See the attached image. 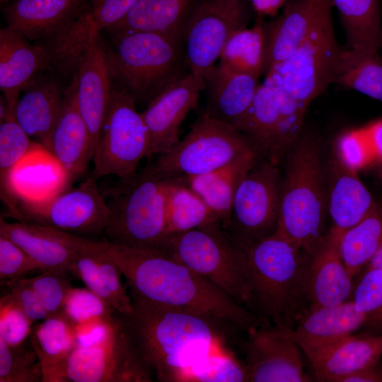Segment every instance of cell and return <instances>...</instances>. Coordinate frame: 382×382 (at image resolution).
Instances as JSON below:
<instances>
[{"label": "cell", "mask_w": 382, "mask_h": 382, "mask_svg": "<svg viewBox=\"0 0 382 382\" xmlns=\"http://www.w3.org/2000/svg\"><path fill=\"white\" fill-rule=\"evenodd\" d=\"M102 241L126 280L132 298L207 316L246 332L270 324L161 250Z\"/></svg>", "instance_id": "cell-1"}, {"label": "cell", "mask_w": 382, "mask_h": 382, "mask_svg": "<svg viewBox=\"0 0 382 382\" xmlns=\"http://www.w3.org/2000/svg\"><path fill=\"white\" fill-rule=\"evenodd\" d=\"M130 313H118L142 363L158 381L181 382L205 356L226 348L219 323L197 313L141 299Z\"/></svg>", "instance_id": "cell-2"}, {"label": "cell", "mask_w": 382, "mask_h": 382, "mask_svg": "<svg viewBox=\"0 0 382 382\" xmlns=\"http://www.w3.org/2000/svg\"><path fill=\"white\" fill-rule=\"evenodd\" d=\"M252 290V311L293 329L307 308L303 252L276 233L245 248Z\"/></svg>", "instance_id": "cell-3"}, {"label": "cell", "mask_w": 382, "mask_h": 382, "mask_svg": "<svg viewBox=\"0 0 382 382\" xmlns=\"http://www.w3.org/2000/svg\"><path fill=\"white\" fill-rule=\"evenodd\" d=\"M108 54L112 79L136 102L149 104L168 86L190 73L182 42L165 34H114Z\"/></svg>", "instance_id": "cell-4"}, {"label": "cell", "mask_w": 382, "mask_h": 382, "mask_svg": "<svg viewBox=\"0 0 382 382\" xmlns=\"http://www.w3.org/2000/svg\"><path fill=\"white\" fill-rule=\"evenodd\" d=\"M146 166L106 191L109 218L104 233L111 243L158 249L166 236V208L171 185Z\"/></svg>", "instance_id": "cell-5"}, {"label": "cell", "mask_w": 382, "mask_h": 382, "mask_svg": "<svg viewBox=\"0 0 382 382\" xmlns=\"http://www.w3.org/2000/svg\"><path fill=\"white\" fill-rule=\"evenodd\" d=\"M324 209L319 142L304 134L295 143L282 181L276 233L306 250L322 236Z\"/></svg>", "instance_id": "cell-6"}, {"label": "cell", "mask_w": 382, "mask_h": 382, "mask_svg": "<svg viewBox=\"0 0 382 382\" xmlns=\"http://www.w3.org/2000/svg\"><path fill=\"white\" fill-rule=\"evenodd\" d=\"M158 249L253 311L246 253L229 237L220 223L166 235Z\"/></svg>", "instance_id": "cell-7"}, {"label": "cell", "mask_w": 382, "mask_h": 382, "mask_svg": "<svg viewBox=\"0 0 382 382\" xmlns=\"http://www.w3.org/2000/svg\"><path fill=\"white\" fill-rule=\"evenodd\" d=\"M255 152L258 153L245 135L203 111L183 139L147 166L161 178L186 179Z\"/></svg>", "instance_id": "cell-8"}, {"label": "cell", "mask_w": 382, "mask_h": 382, "mask_svg": "<svg viewBox=\"0 0 382 382\" xmlns=\"http://www.w3.org/2000/svg\"><path fill=\"white\" fill-rule=\"evenodd\" d=\"M342 52L335 35L331 11L288 58L265 74V81L308 106L337 81Z\"/></svg>", "instance_id": "cell-9"}, {"label": "cell", "mask_w": 382, "mask_h": 382, "mask_svg": "<svg viewBox=\"0 0 382 382\" xmlns=\"http://www.w3.org/2000/svg\"><path fill=\"white\" fill-rule=\"evenodd\" d=\"M153 379L118 313L100 330L79 341L63 374V382H149Z\"/></svg>", "instance_id": "cell-10"}, {"label": "cell", "mask_w": 382, "mask_h": 382, "mask_svg": "<svg viewBox=\"0 0 382 382\" xmlns=\"http://www.w3.org/2000/svg\"><path fill=\"white\" fill-rule=\"evenodd\" d=\"M134 98L122 87L112 86L110 106L92 158L96 179L115 175L125 179L149 158V138Z\"/></svg>", "instance_id": "cell-11"}, {"label": "cell", "mask_w": 382, "mask_h": 382, "mask_svg": "<svg viewBox=\"0 0 382 382\" xmlns=\"http://www.w3.org/2000/svg\"><path fill=\"white\" fill-rule=\"evenodd\" d=\"M282 180L277 163L258 159L240 180L224 229L245 248L276 233Z\"/></svg>", "instance_id": "cell-12"}, {"label": "cell", "mask_w": 382, "mask_h": 382, "mask_svg": "<svg viewBox=\"0 0 382 382\" xmlns=\"http://www.w3.org/2000/svg\"><path fill=\"white\" fill-rule=\"evenodd\" d=\"M308 107L265 81L259 84L238 131L250 139L260 156L277 163L301 135Z\"/></svg>", "instance_id": "cell-13"}, {"label": "cell", "mask_w": 382, "mask_h": 382, "mask_svg": "<svg viewBox=\"0 0 382 382\" xmlns=\"http://www.w3.org/2000/svg\"><path fill=\"white\" fill-rule=\"evenodd\" d=\"M254 9L250 0H201L182 37L190 72L204 81L231 36L247 28Z\"/></svg>", "instance_id": "cell-14"}, {"label": "cell", "mask_w": 382, "mask_h": 382, "mask_svg": "<svg viewBox=\"0 0 382 382\" xmlns=\"http://www.w3.org/2000/svg\"><path fill=\"white\" fill-rule=\"evenodd\" d=\"M90 175L76 187L64 189L41 200L18 201L10 214L17 221H32L70 233H98L109 218L106 199Z\"/></svg>", "instance_id": "cell-15"}, {"label": "cell", "mask_w": 382, "mask_h": 382, "mask_svg": "<svg viewBox=\"0 0 382 382\" xmlns=\"http://www.w3.org/2000/svg\"><path fill=\"white\" fill-rule=\"evenodd\" d=\"M344 231L332 226L303 250V288L307 307L340 304L352 295V278L343 260L340 243Z\"/></svg>", "instance_id": "cell-16"}, {"label": "cell", "mask_w": 382, "mask_h": 382, "mask_svg": "<svg viewBox=\"0 0 382 382\" xmlns=\"http://www.w3.org/2000/svg\"><path fill=\"white\" fill-rule=\"evenodd\" d=\"M244 344L248 381L307 382L301 349L284 328L273 324L253 328Z\"/></svg>", "instance_id": "cell-17"}, {"label": "cell", "mask_w": 382, "mask_h": 382, "mask_svg": "<svg viewBox=\"0 0 382 382\" xmlns=\"http://www.w3.org/2000/svg\"><path fill=\"white\" fill-rule=\"evenodd\" d=\"M72 75L76 104L87 126L94 154L113 86L108 50L100 35L89 45Z\"/></svg>", "instance_id": "cell-18"}, {"label": "cell", "mask_w": 382, "mask_h": 382, "mask_svg": "<svg viewBox=\"0 0 382 382\" xmlns=\"http://www.w3.org/2000/svg\"><path fill=\"white\" fill-rule=\"evenodd\" d=\"M204 88V81L190 73L165 88L141 112L149 134V158L166 152L180 140L181 125Z\"/></svg>", "instance_id": "cell-19"}, {"label": "cell", "mask_w": 382, "mask_h": 382, "mask_svg": "<svg viewBox=\"0 0 382 382\" xmlns=\"http://www.w3.org/2000/svg\"><path fill=\"white\" fill-rule=\"evenodd\" d=\"M0 234L21 248L40 267L71 274L74 259L88 238L26 221L8 222L0 218Z\"/></svg>", "instance_id": "cell-20"}, {"label": "cell", "mask_w": 382, "mask_h": 382, "mask_svg": "<svg viewBox=\"0 0 382 382\" xmlns=\"http://www.w3.org/2000/svg\"><path fill=\"white\" fill-rule=\"evenodd\" d=\"M138 0H90L69 26L53 42L56 64L72 71L91 42L127 14Z\"/></svg>", "instance_id": "cell-21"}, {"label": "cell", "mask_w": 382, "mask_h": 382, "mask_svg": "<svg viewBox=\"0 0 382 382\" xmlns=\"http://www.w3.org/2000/svg\"><path fill=\"white\" fill-rule=\"evenodd\" d=\"M364 325L365 318L351 299L335 306L307 307L293 329H284L311 361Z\"/></svg>", "instance_id": "cell-22"}, {"label": "cell", "mask_w": 382, "mask_h": 382, "mask_svg": "<svg viewBox=\"0 0 382 382\" xmlns=\"http://www.w3.org/2000/svg\"><path fill=\"white\" fill-rule=\"evenodd\" d=\"M331 0H292L265 30L262 74L288 58L332 11Z\"/></svg>", "instance_id": "cell-23"}, {"label": "cell", "mask_w": 382, "mask_h": 382, "mask_svg": "<svg viewBox=\"0 0 382 382\" xmlns=\"http://www.w3.org/2000/svg\"><path fill=\"white\" fill-rule=\"evenodd\" d=\"M52 65L50 43L32 44L6 26L0 31V89L10 109L38 74Z\"/></svg>", "instance_id": "cell-24"}, {"label": "cell", "mask_w": 382, "mask_h": 382, "mask_svg": "<svg viewBox=\"0 0 382 382\" xmlns=\"http://www.w3.org/2000/svg\"><path fill=\"white\" fill-rule=\"evenodd\" d=\"M86 0H11L3 7L8 27L29 41L52 42L72 23Z\"/></svg>", "instance_id": "cell-25"}, {"label": "cell", "mask_w": 382, "mask_h": 382, "mask_svg": "<svg viewBox=\"0 0 382 382\" xmlns=\"http://www.w3.org/2000/svg\"><path fill=\"white\" fill-rule=\"evenodd\" d=\"M64 94L63 109L52 132L47 152L62 171L66 189L86 172L93 151L71 85Z\"/></svg>", "instance_id": "cell-26"}, {"label": "cell", "mask_w": 382, "mask_h": 382, "mask_svg": "<svg viewBox=\"0 0 382 382\" xmlns=\"http://www.w3.org/2000/svg\"><path fill=\"white\" fill-rule=\"evenodd\" d=\"M345 29L340 74L382 49L380 0H331Z\"/></svg>", "instance_id": "cell-27"}, {"label": "cell", "mask_w": 382, "mask_h": 382, "mask_svg": "<svg viewBox=\"0 0 382 382\" xmlns=\"http://www.w3.org/2000/svg\"><path fill=\"white\" fill-rule=\"evenodd\" d=\"M252 75L214 65L204 75L206 110L210 117L238 130L259 83Z\"/></svg>", "instance_id": "cell-28"}, {"label": "cell", "mask_w": 382, "mask_h": 382, "mask_svg": "<svg viewBox=\"0 0 382 382\" xmlns=\"http://www.w3.org/2000/svg\"><path fill=\"white\" fill-rule=\"evenodd\" d=\"M64 96L54 79L37 77L25 88L16 106L18 122L30 137L38 139L47 151L63 109Z\"/></svg>", "instance_id": "cell-29"}, {"label": "cell", "mask_w": 382, "mask_h": 382, "mask_svg": "<svg viewBox=\"0 0 382 382\" xmlns=\"http://www.w3.org/2000/svg\"><path fill=\"white\" fill-rule=\"evenodd\" d=\"M382 357V334L352 335L323 350L311 361L316 378L337 382L349 374L379 362Z\"/></svg>", "instance_id": "cell-30"}, {"label": "cell", "mask_w": 382, "mask_h": 382, "mask_svg": "<svg viewBox=\"0 0 382 382\" xmlns=\"http://www.w3.org/2000/svg\"><path fill=\"white\" fill-rule=\"evenodd\" d=\"M201 0H138L124 18L108 30L112 35L152 32L182 42L187 23Z\"/></svg>", "instance_id": "cell-31"}, {"label": "cell", "mask_w": 382, "mask_h": 382, "mask_svg": "<svg viewBox=\"0 0 382 382\" xmlns=\"http://www.w3.org/2000/svg\"><path fill=\"white\" fill-rule=\"evenodd\" d=\"M37 354L42 382H63L65 365L79 343L74 325L63 313L34 323L30 336Z\"/></svg>", "instance_id": "cell-32"}, {"label": "cell", "mask_w": 382, "mask_h": 382, "mask_svg": "<svg viewBox=\"0 0 382 382\" xmlns=\"http://www.w3.org/2000/svg\"><path fill=\"white\" fill-rule=\"evenodd\" d=\"M260 156L252 153L209 173L186 178L189 187L209 207L224 229L229 222L236 187Z\"/></svg>", "instance_id": "cell-33"}, {"label": "cell", "mask_w": 382, "mask_h": 382, "mask_svg": "<svg viewBox=\"0 0 382 382\" xmlns=\"http://www.w3.org/2000/svg\"><path fill=\"white\" fill-rule=\"evenodd\" d=\"M329 198V212L334 227L343 231L362 220L375 207L373 196L357 172L339 161Z\"/></svg>", "instance_id": "cell-34"}, {"label": "cell", "mask_w": 382, "mask_h": 382, "mask_svg": "<svg viewBox=\"0 0 382 382\" xmlns=\"http://www.w3.org/2000/svg\"><path fill=\"white\" fill-rule=\"evenodd\" d=\"M381 247L382 207L376 203L362 220L342 236L341 253L352 279L366 267Z\"/></svg>", "instance_id": "cell-35"}, {"label": "cell", "mask_w": 382, "mask_h": 382, "mask_svg": "<svg viewBox=\"0 0 382 382\" xmlns=\"http://www.w3.org/2000/svg\"><path fill=\"white\" fill-rule=\"evenodd\" d=\"M219 222L202 199L187 185L175 179L169 190L166 208V236Z\"/></svg>", "instance_id": "cell-36"}, {"label": "cell", "mask_w": 382, "mask_h": 382, "mask_svg": "<svg viewBox=\"0 0 382 382\" xmlns=\"http://www.w3.org/2000/svg\"><path fill=\"white\" fill-rule=\"evenodd\" d=\"M265 59V30L262 23L234 33L225 44L220 57L221 66L231 71L259 78Z\"/></svg>", "instance_id": "cell-37"}, {"label": "cell", "mask_w": 382, "mask_h": 382, "mask_svg": "<svg viewBox=\"0 0 382 382\" xmlns=\"http://www.w3.org/2000/svg\"><path fill=\"white\" fill-rule=\"evenodd\" d=\"M337 152L338 161L351 170L376 166L382 172V120L342 134Z\"/></svg>", "instance_id": "cell-38"}, {"label": "cell", "mask_w": 382, "mask_h": 382, "mask_svg": "<svg viewBox=\"0 0 382 382\" xmlns=\"http://www.w3.org/2000/svg\"><path fill=\"white\" fill-rule=\"evenodd\" d=\"M122 273L106 253L102 241H98L96 260L88 272L85 285L120 314L132 309V299L122 282Z\"/></svg>", "instance_id": "cell-39"}, {"label": "cell", "mask_w": 382, "mask_h": 382, "mask_svg": "<svg viewBox=\"0 0 382 382\" xmlns=\"http://www.w3.org/2000/svg\"><path fill=\"white\" fill-rule=\"evenodd\" d=\"M74 325L79 340L87 338L115 318L117 312L88 289L72 288L62 312Z\"/></svg>", "instance_id": "cell-40"}, {"label": "cell", "mask_w": 382, "mask_h": 382, "mask_svg": "<svg viewBox=\"0 0 382 382\" xmlns=\"http://www.w3.org/2000/svg\"><path fill=\"white\" fill-rule=\"evenodd\" d=\"M182 381L243 382L248 381V374L244 362L229 348H226L195 362L185 373Z\"/></svg>", "instance_id": "cell-41"}, {"label": "cell", "mask_w": 382, "mask_h": 382, "mask_svg": "<svg viewBox=\"0 0 382 382\" xmlns=\"http://www.w3.org/2000/svg\"><path fill=\"white\" fill-rule=\"evenodd\" d=\"M28 134L18 122L15 110L8 112L0 122V178L1 190L7 187L16 167L35 147Z\"/></svg>", "instance_id": "cell-42"}, {"label": "cell", "mask_w": 382, "mask_h": 382, "mask_svg": "<svg viewBox=\"0 0 382 382\" xmlns=\"http://www.w3.org/2000/svg\"><path fill=\"white\" fill-rule=\"evenodd\" d=\"M40 381L41 367L30 338L16 347L0 340V382Z\"/></svg>", "instance_id": "cell-43"}, {"label": "cell", "mask_w": 382, "mask_h": 382, "mask_svg": "<svg viewBox=\"0 0 382 382\" xmlns=\"http://www.w3.org/2000/svg\"><path fill=\"white\" fill-rule=\"evenodd\" d=\"M352 296L355 308L365 318L368 332L382 334V270L365 267Z\"/></svg>", "instance_id": "cell-44"}, {"label": "cell", "mask_w": 382, "mask_h": 382, "mask_svg": "<svg viewBox=\"0 0 382 382\" xmlns=\"http://www.w3.org/2000/svg\"><path fill=\"white\" fill-rule=\"evenodd\" d=\"M382 103V57L376 53L342 71L337 81Z\"/></svg>", "instance_id": "cell-45"}, {"label": "cell", "mask_w": 382, "mask_h": 382, "mask_svg": "<svg viewBox=\"0 0 382 382\" xmlns=\"http://www.w3.org/2000/svg\"><path fill=\"white\" fill-rule=\"evenodd\" d=\"M68 274L59 271L46 270L35 277L26 278L49 316L63 312L67 297L73 288Z\"/></svg>", "instance_id": "cell-46"}, {"label": "cell", "mask_w": 382, "mask_h": 382, "mask_svg": "<svg viewBox=\"0 0 382 382\" xmlns=\"http://www.w3.org/2000/svg\"><path fill=\"white\" fill-rule=\"evenodd\" d=\"M32 325L9 292L1 296L0 340L9 346H19L30 338Z\"/></svg>", "instance_id": "cell-47"}, {"label": "cell", "mask_w": 382, "mask_h": 382, "mask_svg": "<svg viewBox=\"0 0 382 382\" xmlns=\"http://www.w3.org/2000/svg\"><path fill=\"white\" fill-rule=\"evenodd\" d=\"M37 270L41 271L40 266L21 248L0 234L1 285L11 279L24 278Z\"/></svg>", "instance_id": "cell-48"}, {"label": "cell", "mask_w": 382, "mask_h": 382, "mask_svg": "<svg viewBox=\"0 0 382 382\" xmlns=\"http://www.w3.org/2000/svg\"><path fill=\"white\" fill-rule=\"evenodd\" d=\"M4 285L8 288L7 291L12 295L21 309L33 323L49 316L26 277L11 279Z\"/></svg>", "instance_id": "cell-49"}, {"label": "cell", "mask_w": 382, "mask_h": 382, "mask_svg": "<svg viewBox=\"0 0 382 382\" xmlns=\"http://www.w3.org/2000/svg\"><path fill=\"white\" fill-rule=\"evenodd\" d=\"M337 382H382V368L378 363L345 376Z\"/></svg>", "instance_id": "cell-50"}, {"label": "cell", "mask_w": 382, "mask_h": 382, "mask_svg": "<svg viewBox=\"0 0 382 382\" xmlns=\"http://www.w3.org/2000/svg\"><path fill=\"white\" fill-rule=\"evenodd\" d=\"M256 11L262 14L274 13L286 0H250Z\"/></svg>", "instance_id": "cell-51"}, {"label": "cell", "mask_w": 382, "mask_h": 382, "mask_svg": "<svg viewBox=\"0 0 382 382\" xmlns=\"http://www.w3.org/2000/svg\"><path fill=\"white\" fill-rule=\"evenodd\" d=\"M374 267L382 270V247L375 253L366 267Z\"/></svg>", "instance_id": "cell-52"}]
</instances>
